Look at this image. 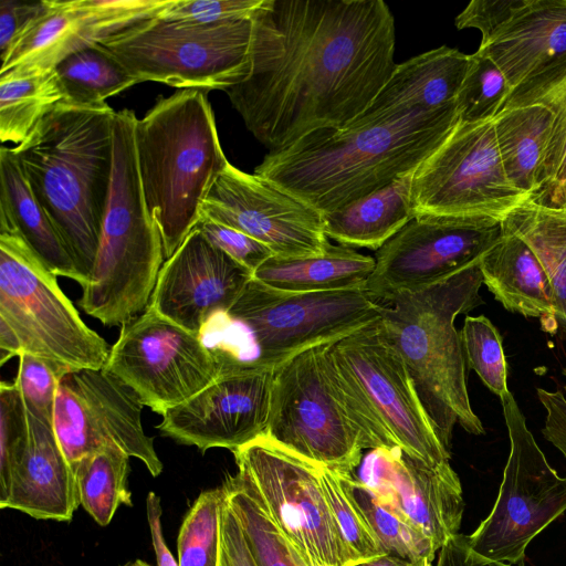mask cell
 I'll list each match as a JSON object with an SVG mask.
<instances>
[{"label":"cell","instance_id":"60d3db41","mask_svg":"<svg viewBox=\"0 0 566 566\" xmlns=\"http://www.w3.org/2000/svg\"><path fill=\"white\" fill-rule=\"evenodd\" d=\"M465 364L500 398L507 389V364L497 328L484 315L467 316L460 332Z\"/></svg>","mask_w":566,"mask_h":566},{"label":"cell","instance_id":"bcb514c9","mask_svg":"<svg viewBox=\"0 0 566 566\" xmlns=\"http://www.w3.org/2000/svg\"><path fill=\"white\" fill-rule=\"evenodd\" d=\"M44 9V0L21 2L0 1V53L3 55L19 33Z\"/></svg>","mask_w":566,"mask_h":566},{"label":"cell","instance_id":"9c48e42d","mask_svg":"<svg viewBox=\"0 0 566 566\" xmlns=\"http://www.w3.org/2000/svg\"><path fill=\"white\" fill-rule=\"evenodd\" d=\"M243 489L307 566H353L331 512L322 469L268 436L233 452Z\"/></svg>","mask_w":566,"mask_h":566},{"label":"cell","instance_id":"7bdbcfd3","mask_svg":"<svg viewBox=\"0 0 566 566\" xmlns=\"http://www.w3.org/2000/svg\"><path fill=\"white\" fill-rule=\"evenodd\" d=\"M268 0H172L159 18L188 24L253 19Z\"/></svg>","mask_w":566,"mask_h":566},{"label":"cell","instance_id":"2e32d148","mask_svg":"<svg viewBox=\"0 0 566 566\" xmlns=\"http://www.w3.org/2000/svg\"><path fill=\"white\" fill-rule=\"evenodd\" d=\"M200 219L239 230L279 258L315 256L325 253L331 245L323 216L317 210L231 163L213 182Z\"/></svg>","mask_w":566,"mask_h":566},{"label":"cell","instance_id":"681fc988","mask_svg":"<svg viewBox=\"0 0 566 566\" xmlns=\"http://www.w3.org/2000/svg\"><path fill=\"white\" fill-rule=\"evenodd\" d=\"M146 514L158 566H179L165 543L160 499L155 492H149L147 495Z\"/></svg>","mask_w":566,"mask_h":566},{"label":"cell","instance_id":"f6af8a7d","mask_svg":"<svg viewBox=\"0 0 566 566\" xmlns=\"http://www.w3.org/2000/svg\"><path fill=\"white\" fill-rule=\"evenodd\" d=\"M219 566H258L242 527L226 497L220 520Z\"/></svg>","mask_w":566,"mask_h":566},{"label":"cell","instance_id":"cb8c5ba5","mask_svg":"<svg viewBox=\"0 0 566 566\" xmlns=\"http://www.w3.org/2000/svg\"><path fill=\"white\" fill-rule=\"evenodd\" d=\"M468 66L469 54L447 45L396 64L374 99L347 126L377 125L452 105Z\"/></svg>","mask_w":566,"mask_h":566},{"label":"cell","instance_id":"11a10c76","mask_svg":"<svg viewBox=\"0 0 566 566\" xmlns=\"http://www.w3.org/2000/svg\"><path fill=\"white\" fill-rule=\"evenodd\" d=\"M563 374L566 376V366L563 369Z\"/></svg>","mask_w":566,"mask_h":566},{"label":"cell","instance_id":"603a6c76","mask_svg":"<svg viewBox=\"0 0 566 566\" xmlns=\"http://www.w3.org/2000/svg\"><path fill=\"white\" fill-rule=\"evenodd\" d=\"M28 418L25 443L0 462V507L36 520L69 522L80 505L74 470L53 428L29 411Z\"/></svg>","mask_w":566,"mask_h":566},{"label":"cell","instance_id":"ee69618b","mask_svg":"<svg viewBox=\"0 0 566 566\" xmlns=\"http://www.w3.org/2000/svg\"><path fill=\"white\" fill-rule=\"evenodd\" d=\"M195 229L216 248L223 251L234 261L254 271L268 259L273 256L271 250L250 235L209 219H200Z\"/></svg>","mask_w":566,"mask_h":566},{"label":"cell","instance_id":"f546056e","mask_svg":"<svg viewBox=\"0 0 566 566\" xmlns=\"http://www.w3.org/2000/svg\"><path fill=\"white\" fill-rule=\"evenodd\" d=\"M501 228L525 241L538 256L552 284L553 321L566 336V205L530 198L505 217Z\"/></svg>","mask_w":566,"mask_h":566},{"label":"cell","instance_id":"4316f807","mask_svg":"<svg viewBox=\"0 0 566 566\" xmlns=\"http://www.w3.org/2000/svg\"><path fill=\"white\" fill-rule=\"evenodd\" d=\"M411 170L357 201L322 214L327 238L345 247L379 250L415 218Z\"/></svg>","mask_w":566,"mask_h":566},{"label":"cell","instance_id":"8992f818","mask_svg":"<svg viewBox=\"0 0 566 566\" xmlns=\"http://www.w3.org/2000/svg\"><path fill=\"white\" fill-rule=\"evenodd\" d=\"M138 169L165 260L200 220L202 205L229 163L208 91L179 90L159 98L135 127Z\"/></svg>","mask_w":566,"mask_h":566},{"label":"cell","instance_id":"83f0119b","mask_svg":"<svg viewBox=\"0 0 566 566\" xmlns=\"http://www.w3.org/2000/svg\"><path fill=\"white\" fill-rule=\"evenodd\" d=\"M375 259L345 245L305 258L271 256L254 273L260 283L284 292H325L365 287Z\"/></svg>","mask_w":566,"mask_h":566},{"label":"cell","instance_id":"3957f363","mask_svg":"<svg viewBox=\"0 0 566 566\" xmlns=\"http://www.w3.org/2000/svg\"><path fill=\"white\" fill-rule=\"evenodd\" d=\"M115 114L108 104L63 103L11 147L85 283L109 195Z\"/></svg>","mask_w":566,"mask_h":566},{"label":"cell","instance_id":"b9f144b4","mask_svg":"<svg viewBox=\"0 0 566 566\" xmlns=\"http://www.w3.org/2000/svg\"><path fill=\"white\" fill-rule=\"evenodd\" d=\"M67 368L42 357L22 353L19 356L14 384L19 388L27 410L53 428L56 391Z\"/></svg>","mask_w":566,"mask_h":566},{"label":"cell","instance_id":"484cf974","mask_svg":"<svg viewBox=\"0 0 566 566\" xmlns=\"http://www.w3.org/2000/svg\"><path fill=\"white\" fill-rule=\"evenodd\" d=\"M483 284L510 312L554 318L553 290L536 253L521 238L502 230L480 258Z\"/></svg>","mask_w":566,"mask_h":566},{"label":"cell","instance_id":"e0dca14e","mask_svg":"<svg viewBox=\"0 0 566 566\" xmlns=\"http://www.w3.org/2000/svg\"><path fill=\"white\" fill-rule=\"evenodd\" d=\"M329 349L361 388L398 447L430 464L450 460L379 319L331 343Z\"/></svg>","mask_w":566,"mask_h":566},{"label":"cell","instance_id":"f1b7e54d","mask_svg":"<svg viewBox=\"0 0 566 566\" xmlns=\"http://www.w3.org/2000/svg\"><path fill=\"white\" fill-rule=\"evenodd\" d=\"M553 122L552 112L538 104L505 108L493 118L504 172L517 190L533 198L541 189Z\"/></svg>","mask_w":566,"mask_h":566},{"label":"cell","instance_id":"d6a6232c","mask_svg":"<svg viewBox=\"0 0 566 566\" xmlns=\"http://www.w3.org/2000/svg\"><path fill=\"white\" fill-rule=\"evenodd\" d=\"M129 458L119 447L108 444L73 465L80 504L101 526L111 523L119 505H132Z\"/></svg>","mask_w":566,"mask_h":566},{"label":"cell","instance_id":"d4e9b609","mask_svg":"<svg viewBox=\"0 0 566 566\" xmlns=\"http://www.w3.org/2000/svg\"><path fill=\"white\" fill-rule=\"evenodd\" d=\"M0 227L13 229L55 275L82 286L85 279L55 226L34 196L12 149H0Z\"/></svg>","mask_w":566,"mask_h":566},{"label":"cell","instance_id":"e575fe53","mask_svg":"<svg viewBox=\"0 0 566 566\" xmlns=\"http://www.w3.org/2000/svg\"><path fill=\"white\" fill-rule=\"evenodd\" d=\"M222 488L258 566H307L243 489L235 474L228 476Z\"/></svg>","mask_w":566,"mask_h":566},{"label":"cell","instance_id":"ab89813d","mask_svg":"<svg viewBox=\"0 0 566 566\" xmlns=\"http://www.w3.org/2000/svg\"><path fill=\"white\" fill-rule=\"evenodd\" d=\"M510 92L504 74L490 57L479 51L469 54V66L455 98L459 120L493 119Z\"/></svg>","mask_w":566,"mask_h":566},{"label":"cell","instance_id":"1f68e13d","mask_svg":"<svg viewBox=\"0 0 566 566\" xmlns=\"http://www.w3.org/2000/svg\"><path fill=\"white\" fill-rule=\"evenodd\" d=\"M64 102L65 93L55 69L0 76V140L20 145Z\"/></svg>","mask_w":566,"mask_h":566},{"label":"cell","instance_id":"d590c367","mask_svg":"<svg viewBox=\"0 0 566 566\" xmlns=\"http://www.w3.org/2000/svg\"><path fill=\"white\" fill-rule=\"evenodd\" d=\"M350 485L358 505L386 554L410 562H433L439 551L429 537L382 505L354 474Z\"/></svg>","mask_w":566,"mask_h":566},{"label":"cell","instance_id":"9a60e30c","mask_svg":"<svg viewBox=\"0 0 566 566\" xmlns=\"http://www.w3.org/2000/svg\"><path fill=\"white\" fill-rule=\"evenodd\" d=\"M501 233V223L417 216L376 251L365 289L378 301L422 290L479 261Z\"/></svg>","mask_w":566,"mask_h":566},{"label":"cell","instance_id":"d6986e66","mask_svg":"<svg viewBox=\"0 0 566 566\" xmlns=\"http://www.w3.org/2000/svg\"><path fill=\"white\" fill-rule=\"evenodd\" d=\"M454 23L480 31L476 51L497 65L511 92L566 55V0H473Z\"/></svg>","mask_w":566,"mask_h":566},{"label":"cell","instance_id":"8d00e7d4","mask_svg":"<svg viewBox=\"0 0 566 566\" xmlns=\"http://www.w3.org/2000/svg\"><path fill=\"white\" fill-rule=\"evenodd\" d=\"M222 486L203 491L193 502L179 530V566H219Z\"/></svg>","mask_w":566,"mask_h":566},{"label":"cell","instance_id":"c3c4849f","mask_svg":"<svg viewBox=\"0 0 566 566\" xmlns=\"http://www.w3.org/2000/svg\"><path fill=\"white\" fill-rule=\"evenodd\" d=\"M437 566H513L507 563L485 559L469 546L467 535L455 534L438 552ZM521 566V565H520ZM523 566V565H522Z\"/></svg>","mask_w":566,"mask_h":566},{"label":"cell","instance_id":"7a4b0ae2","mask_svg":"<svg viewBox=\"0 0 566 566\" xmlns=\"http://www.w3.org/2000/svg\"><path fill=\"white\" fill-rule=\"evenodd\" d=\"M458 119L454 103L377 125L319 129L269 151L253 174L331 213L416 169Z\"/></svg>","mask_w":566,"mask_h":566},{"label":"cell","instance_id":"836d02e7","mask_svg":"<svg viewBox=\"0 0 566 566\" xmlns=\"http://www.w3.org/2000/svg\"><path fill=\"white\" fill-rule=\"evenodd\" d=\"M66 104L101 106L106 99L137 84L115 59L92 46L75 52L55 66Z\"/></svg>","mask_w":566,"mask_h":566},{"label":"cell","instance_id":"4dcf8cb0","mask_svg":"<svg viewBox=\"0 0 566 566\" xmlns=\"http://www.w3.org/2000/svg\"><path fill=\"white\" fill-rule=\"evenodd\" d=\"M531 104L545 106L554 118L535 199L558 206L566 191V55L512 91L500 111Z\"/></svg>","mask_w":566,"mask_h":566},{"label":"cell","instance_id":"db71d44e","mask_svg":"<svg viewBox=\"0 0 566 566\" xmlns=\"http://www.w3.org/2000/svg\"><path fill=\"white\" fill-rule=\"evenodd\" d=\"M122 566H133V562H128V563H126V564H124Z\"/></svg>","mask_w":566,"mask_h":566},{"label":"cell","instance_id":"5bb4252c","mask_svg":"<svg viewBox=\"0 0 566 566\" xmlns=\"http://www.w3.org/2000/svg\"><path fill=\"white\" fill-rule=\"evenodd\" d=\"M143 407L134 391L104 367L65 373L56 391L53 431L72 468L83 457L115 444L158 476L163 463L144 431Z\"/></svg>","mask_w":566,"mask_h":566},{"label":"cell","instance_id":"44dd1931","mask_svg":"<svg viewBox=\"0 0 566 566\" xmlns=\"http://www.w3.org/2000/svg\"><path fill=\"white\" fill-rule=\"evenodd\" d=\"M357 479L377 500L420 530L438 551L459 533L464 499L450 462L430 464L400 447L370 450Z\"/></svg>","mask_w":566,"mask_h":566},{"label":"cell","instance_id":"277c9868","mask_svg":"<svg viewBox=\"0 0 566 566\" xmlns=\"http://www.w3.org/2000/svg\"><path fill=\"white\" fill-rule=\"evenodd\" d=\"M381 302L365 287L284 292L255 279L226 310L213 313L198 337L218 377L250 368H275L308 348L334 343L380 318Z\"/></svg>","mask_w":566,"mask_h":566},{"label":"cell","instance_id":"ac0fdd59","mask_svg":"<svg viewBox=\"0 0 566 566\" xmlns=\"http://www.w3.org/2000/svg\"><path fill=\"white\" fill-rule=\"evenodd\" d=\"M172 0H44L1 55L0 76L55 69L69 55L95 46L142 21L157 17Z\"/></svg>","mask_w":566,"mask_h":566},{"label":"cell","instance_id":"52a82bcc","mask_svg":"<svg viewBox=\"0 0 566 566\" xmlns=\"http://www.w3.org/2000/svg\"><path fill=\"white\" fill-rule=\"evenodd\" d=\"M252 29V19L188 24L157 15L95 46L115 59L138 83L226 91L249 73Z\"/></svg>","mask_w":566,"mask_h":566},{"label":"cell","instance_id":"6da1fadb","mask_svg":"<svg viewBox=\"0 0 566 566\" xmlns=\"http://www.w3.org/2000/svg\"><path fill=\"white\" fill-rule=\"evenodd\" d=\"M252 23L249 73L224 92L269 151L347 126L396 66L382 0H268Z\"/></svg>","mask_w":566,"mask_h":566},{"label":"cell","instance_id":"f35d334b","mask_svg":"<svg viewBox=\"0 0 566 566\" xmlns=\"http://www.w3.org/2000/svg\"><path fill=\"white\" fill-rule=\"evenodd\" d=\"M353 474L323 467L322 482L343 541L363 562L386 553L354 496L350 485Z\"/></svg>","mask_w":566,"mask_h":566},{"label":"cell","instance_id":"5b68a950","mask_svg":"<svg viewBox=\"0 0 566 566\" xmlns=\"http://www.w3.org/2000/svg\"><path fill=\"white\" fill-rule=\"evenodd\" d=\"M483 277L479 261L422 290L401 292L380 301L379 324L402 358L418 397L450 453L458 423L471 434H484L467 389L465 359L459 314L483 304Z\"/></svg>","mask_w":566,"mask_h":566},{"label":"cell","instance_id":"30bf717a","mask_svg":"<svg viewBox=\"0 0 566 566\" xmlns=\"http://www.w3.org/2000/svg\"><path fill=\"white\" fill-rule=\"evenodd\" d=\"M530 196L507 179L493 119L458 122L416 168L411 184L415 217L438 216L502 223Z\"/></svg>","mask_w":566,"mask_h":566},{"label":"cell","instance_id":"ba28073f","mask_svg":"<svg viewBox=\"0 0 566 566\" xmlns=\"http://www.w3.org/2000/svg\"><path fill=\"white\" fill-rule=\"evenodd\" d=\"M0 323L21 354L69 370L103 368L111 346L81 318L53 274L13 229L0 227Z\"/></svg>","mask_w":566,"mask_h":566},{"label":"cell","instance_id":"816d5d0a","mask_svg":"<svg viewBox=\"0 0 566 566\" xmlns=\"http://www.w3.org/2000/svg\"><path fill=\"white\" fill-rule=\"evenodd\" d=\"M133 566H149V565L140 559H136L133 562Z\"/></svg>","mask_w":566,"mask_h":566},{"label":"cell","instance_id":"ffe728a7","mask_svg":"<svg viewBox=\"0 0 566 566\" xmlns=\"http://www.w3.org/2000/svg\"><path fill=\"white\" fill-rule=\"evenodd\" d=\"M274 369L255 365L219 376L185 402L167 410L157 429L201 452L234 451L266 433Z\"/></svg>","mask_w":566,"mask_h":566},{"label":"cell","instance_id":"7402d4cb","mask_svg":"<svg viewBox=\"0 0 566 566\" xmlns=\"http://www.w3.org/2000/svg\"><path fill=\"white\" fill-rule=\"evenodd\" d=\"M252 277L251 271L193 228L165 260L147 307L198 335L205 322L228 308Z\"/></svg>","mask_w":566,"mask_h":566},{"label":"cell","instance_id":"8fae6325","mask_svg":"<svg viewBox=\"0 0 566 566\" xmlns=\"http://www.w3.org/2000/svg\"><path fill=\"white\" fill-rule=\"evenodd\" d=\"M500 400L510 453L490 514L467 538L485 559L521 565L534 537L566 511V476L547 462L510 390Z\"/></svg>","mask_w":566,"mask_h":566},{"label":"cell","instance_id":"4fadbf2b","mask_svg":"<svg viewBox=\"0 0 566 566\" xmlns=\"http://www.w3.org/2000/svg\"><path fill=\"white\" fill-rule=\"evenodd\" d=\"M104 368L160 416L218 378L198 335L149 307L120 326Z\"/></svg>","mask_w":566,"mask_h":566},{"label":"cell","instance_id":"f5cc1de1","mask_svg":"<svg viewBox=\"0 0 566 566\" xmlns=\"http://www.w3.org/2000/svg\"><path fill=\"white\" fill-rule=\"evenodd\" d=\"M562 205H566V191H565V195H564V198H563Z\"/></svg>","mask_w":566,"mask_h":566},{"label":"cell","instance_id":"f907efd6","mask_svg":"<svg viewBox=\"0 0 566 566\" xmlns=\"http://www.w3.org/2000/svg\"><path fill=\"white\" fill-rule=\"evenodd\" d=\"M353 566H432L430 562H410L389 554L363 560L354 564Z\"/></svg>","mask_w":566,"mask_h":566},{"label":"cell","instance_id":"7dc6e473","mask_svg":"<svg viewBox=\"0 0 566 566\" xmlns=\"http://www.w3.org/2000/svg\"><path fill=\"white\" fill-rule=\"evenodd\" d=\"M537 397L546 411L542 433L566 458V398L543 388H537Z\"/></svg>","mask_w":566,"mask_h":566},{"label":"cell","instance_id":"7c38bea8","mask_svg":"<svg viewBox=\"0 0 566 566\" xmlns=\"http://www.w3.org/2000/svg\"><path fill=\"white\" fill-rule=\"evenodd\" d=\"M324 345L275 367L265 436L321 465L354 473L364 448L332 392L323 363Z\"/></svg>","mask_w":566,"mask_h":566},{"label":"cell","instance_id":"74e56055","mask_svg":"<svg viewBox=\"0 0 566 566\" xmlns=\"http://www.w3.org/2000/svg\"><path fill=\"white\" fill-rule=\"evenodd\" d=\"M329 344L323 346L326 377L335 399L358 433L363 448L374 450L398 447L356 380L335 359Z\"/></svg>","mask_w":566,"mask_h":566}]
</instances>
